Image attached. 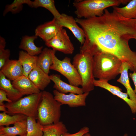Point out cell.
I'll return each instance as SVG.
<instances>
[{"label": "cell", "mask_w": 136, "mask_h": 136, "mask_svg": "<svg viewBox=\"0 0 136 136\" xmlns=\"http://www.w3.org/2000/svg\"><path fill=\"white\" fill-rule=\"evenodd\" d=\"M75 19L84 31V42L136 66V51L128 44L129 40L136 36L135 19L126 18L114 10L110 12L106 9L101 16Z\"/></svg>", "instance_id": "obj_1"}, {"label": "cell", "mask_w": 136, "mask_h": 136, "mask_svg": "<svg viewBox=\"0 0 136 136\" xmlns=\"http://www.w3.org/2000/svg\"><path fill=\"white\" fill-rule=\"evenodd\" d=\"M122 63L116 56L97 47L94 48L93 71L94 78L108 82L115 79L120 74Z\"/></svg>", "instance_id": "obj_2"}, {"label": "cell", "mask_w": 136, "mask_h": 136, "mask_svg": "<svg viewBox=\"0 0 136 136\" xmlns=\"http://www.w3.org/2000/svg\"><path fill=\"white\" fill-rule=\"evenodd\" d=\"M93 52L90 46L84 44L80 52L74 57L72 64L80 75L84 93H89L94 89L95 80L93 71Z\"/></svg>", "instance_id": "obj_3"}, {"label": "cell", "mask_w": 136, "mask_h": 136, "mask_svg": "<svg viewBox=\"0 0 136 136\" xmlns=\"http://www.w3.org/2000/svg\"><path fill=\"white\" fill-rule=\"evenodd\" d=\"M130 0H84L75 1L74 7L77 18L88 19L102 16L108 7L126 4Z\"/></svg>", "instance_id": "obj_4"}, {"label": "cell", "mask_w": 136, "mask_h": 136, "mask_svg": "<svg viewBox=\"0 0 136 136\" xmlns=\"http://www.w3.org/2000/svg\"><path fill=\"white\" fill-rule=\"evenodd\" d=\"M61 105L50 92L42 91L41 99L38 110L37 122L44 126L60 121Z\"/></svg>", "instance_id": "obj_5"}, {"label": "cell", "mask_w": 136, "mask_h": 136, "mask_svg": "<svg viewBox=\"0 0 136 136\" xmlns=\"http://www.w3.org/2000/svg\"><path fill=\"white\" fill-rule=\"evenodd\" d=\"M42 95L41 91L21 98L16 101L6 103L5 104L8 114L12 115L20 114L37 119L38 108Z\"/></svg>", "instance_id": "obj_6"}, {"label": "cell", "mask_w": 136, "mask_h": 136, "mask_svg": "<svg viewBox=\"0 0 136 136\" xmlns=\"http://www.w3.org/2000/svg\"><path fill=\"white\" fill-rule=\"evenodd\" d=\"M56 51L53 54V63L50 70L57 71L64 76L69 84L78 87L82 85L81 78L76 69L71 62V59L66 57L62 60L59 59L55 56Z\"/></svg>", "instance_id": "obj_7"}, {"label": "cell", "mask_w": 136, "mask_h": 136, "mask_svg": "<svg viewBox=\"0 0 136 136\" xmlns=\"http://www.w3.org/2000/svg\"><path fill=\"white\" fill-rule=\"evenodd\" d=\"M48 47L65 54H72L74 48L65 29L62 28L53 38L45 42Z\"/></svg>", "instance_id": "obj_8"}, {"label": "cell", "mask_w": 136, "mask_h": 136, "mask_svg": "<svg viewBox=\"0 0 136 136\" xmlns=\"http://www.w3.org/2000/svg\"><path fill=\"white\" fill-rule=\"evenodd\" d=\"M53 93L55 99L62 105H67L73 108L85 106L86 100L89 93L81 94L70 93L66 94L60 93L55 89L53 91Z\"/></svg>", "instance_id": "obj_9"}, {"label": "cell", "mask_w": 136, "mask_h": 136, "mask_svg": "<svg viewBox=\"0 0 136 136\" xmlns=\"http://www.w3.org/2000/svg\"><path fill=\"white\" fill-rule=\"evenodd\" d=\"M55 19L56 22L60 27H64L69 29L81 45L84 44L85 37L84 31L78 25L75 19L72 16L62 13L60 18Z\"/></svg>", "instance_id": "obj_10"}, {"label": "cell", "mask_w": 136, "mask_h": 136, "mask_svg": "<svg viewBox=\"0 0 136 136\" xmlns=\"http://www.w3.org/2000/svg\"><path fill=\"white\" fill-rule=\"evenodd\" d=\"M94 84V86L104 88L123 100L129 106L132 113L134 114L136 113V102L129 98L127 93L122 92V89L118 87L111 85L108 82L99 79H95Z\"/></svg>", "instance_id": "obj_11"}, {"label": "cell", "mask_w": 136, "mask_h": 136, "mask_svg": "<svg viewBox=\"0 0 136 136\" xmlns=\"http://www.w3.org/2000/svg\"><path fill=\"white\" fill-rule=\"evenodd\" d=\"M62 28L57 23L54 18L52 20L38 26L35 30V35L46 42L54 37Z\"/></svg>", "instance_id": "obj_12"}, {"label": "cell", "mask_w": 136, "mask_h": 136, "mask_svg": "<svg viewBox=\"0 0 136 136\" xmlns=\"http://www.w3.org/2000/svg\"><path fill=\"white\" fill-rule=\"evenodd\" d=\"M12 84L23 96L38 93L41 92L28 77L23 75L13 81Z\"/></svg>", "instance_id": "obj_13"}, {"label": "cell", "mask_w": 136, "mask_h": 136, "mask_svg": "<svg viewBox=\"0 0 136 136\" xmlns=\"http://www.w3.org/2000/svg\"><path fill=\"white\" fill-rule=\"evenodd\" d=\"M7 79L13 81L23 75L22 66L18 60H10L0 70Z\"/></svg>", "instance_id": "obj_14"}, {"label": "cell", "mask_w": 136, "mask_h": 136, "mask_svg": "<svg viewBox=\"0 0 136 136\" xmlns=\"http://www.w3.org/2000/svg\"><path fill=\"white\" fill-rule=\"evenodd\" d=\"M51 80L54 83L53 88L60 93L66 94L68 93L81 94L84 93L82 88L68 84L62 80L60 76L57 74L50 75Z\"/></svg>", "instance_id": "obj_15"}, {"label": "cell", "mask_w": 136, "mask_h": 136, "mask_svg": "<svg viewBox=\"0 0 136 136\" xmlns=\"http://www.w3.org/2000/svg\"><path fill=\"white\" fill-rule=\"evenodd\" d=\"M28 77L40 90L43 91L51 81L49 76L37 66L30 72Z\"/></svg>", "instance_id": "obj_16"}, {"label": "cell", "mask_w": 136, "mask_h": 136, "mask_svg": "<svg viewBox=\"0 0 136 136\" xmlns=\"http://www.w3.org/2000/svg\"><path fill=\"white\" fill-rule=\"evenodd\" d=\"M129 70L132 71L131 65L127 62H122L120 70V76L117 81L125 87L129 98L136 102V95L130 83L128 74Z\"/></svg>", "instance_id": "obj_17"}, {"label": "cell", "mask_w": 136, "mask_h": 136, "mask_svg": "<svg viewBox=\"0 0 136 136\" xmlns=\"http://www.w3.org/2000/svg\"><path fill=\"white\" fill-rule=\"evenodd\" d=\"M12 127L0 126V135L9 136H26L27 119L17 122Z\"/></svg>", "instance_id": "obj_18"}, {"label": "cell", "mask_w": 136, "mask_h": 136, "mask_svg": "<svg viewBox=\"0 0 136 136\" xmlns=\"http://www.w3.org/2000/svg\"><path fill=\"white\" fill-rule=\"evenodd\" d=\"M0 89L6 92L8 98L12 102L16 101L21 98L23 95L16 89L11 83L10 80L7 79L0 71Z\"/></svg>", "instance_id": "obj_19"}, {"label": "cell", "mask_w": 136, "mask_h": 136, "mask_svg": "<svg viewBox=\"0 0 136 136\" xmlns=\"http://www.w3.org/2000/svg\"><path fill=\"white\" fill-rule=\"evenodd\" d=\"M55 51L45 48L38 56L37 66L48 75L50 72V67L53 63V54Z\"/></svg>", "instance_id": "obj_20"}, {"label": "cell", "mask_w": 136, "mask_h": 136, "mask_svg": "<svg viewBox=\"0 0 136 136\" xmlns=\"http://www.w3.org/2000/svg\"><path fill=\"white\" fill-rule=\"evenodd\" d=\"M38 58L37 55L31 56L23 51H19L18 60L23 67V75L28 77L30 72L37 67Z\"/></svg>", "instance_id": "obj_21"}, {"label": "cell", "mask_w": 136, "mask_h": 136, "mask_svg": "<svg viewBox=\"0 0 136 136\" xmlns=\"http://www.w3.org/2000/svg\"><path fill=\"white\" fill-rule=\"evenodd\" d=\"M37 38L35 35L30 36H24L22 38L19 48L25 51L31 56L40 54L42 52L43 47H37L35 45L34 41Z\"/></svg>", "instance_id": "obj_22"}, {"label": "cell", "mask_w": 136, "mask_h": 136, "mask_svg": "<svg viewBox=\"0 0 136 136\" xmlns=\"http://www.w3.org/2000/svg\"><path fill=\"white\" fill-rule=\"evenodd\" d=\"M42 129L43 136H61L68 131L65 124L60 121L55 123L42 126Z\"/></svg>", "instance_id": "obj_23"}, {"label": "cell", "mask_w": 136, "mask_h": 136, "mask_svg": "<svg viewBox=\"0 0 136 136\" xmlns=\"http://www.w3.org/2000/svg\"><path fill=\"white\" fill-rule=\"evenodd\" d=\"M113 9L124 18L136 19V0H132L125 6L120 8L113 7Z\"/></svg>", "instance_id": "obj_24"}, {"label": "cell", "mask_w": 136, "mask_h": 136, "mask_svg": "<svg viewBox=\"0 0 136 136\" xmlns=\"http://www.w3.org/2000/svg\"><path fill=\"white\" fill-rule=\"evenodd\" d=\"M31 7L37 8L41 7L48 10L53 16L54 18L58 19L61 16L56 9L53 0H35L32 1Z\"/></svg>", "instance_id": "obj_25"}, {"label": "cell", "mask_w": 136, "mask_h": 136, "mask_svg": "<svg viewBox=\"0 0 136 136\" xmlns=\"http://www.w3.org/2000/svg\"><path fill=\"white\" fill-rule=\"evenodd\" d=\"M36 119L31 117H27V134L26 136H43L42 125L37 122Z\"/></svg>", "instance_id": "obj_26"}, {"label": "cell", "mask_w": 136, "mask_h": 136, "mask_svg": "<svg viewBox=\"0 0 136 136\" xmlns=\"http://www.w3.org/2000/svg\"><path fill=\"white\" fill-rule=\"evenodd\" d=\"M26 116L20 114H17L10 116L3 112L0 113V126H6L7 127L14 124L17 122L27 118Z\"/></svg>", "instance_id": "obj_27"}, {"label": "cell", "mask_w": 136, "mask_h": 136, "mask_svg": "<svg viewBox=\"0 0 136 136\" xmlns=\"http://www.w3.org/2000/svg\"><path fill=\"white\" fill-rule=\"evenodd\" d=\"M31 2L30 0H15L11 4L6 6L3 15H5L9 12L14 13H19L22 9L23 4H27L30 7Z\"/></svg>", "instance_id": "obj_28"}, {"label": "cell", "mask_w": 136, "mask_h": 136, "mask_svg": "<svg viewBox=\"0 0 136 136\" xmlns=\"http://www.w3.org/2000/svg\"><path fill=\"white\" fill-rule=\"evenodd\" d=\"M10 51L8 49L0 50V70L10 60Z\"/></svg>", "instance_id": "obj_29"}, {"label": "cell", "mask_w": 136, "mask_h": 136, "mask_svg": "<svg viewBox=\"0 0 136 136\" xmlns=\"http://www.w3.org/2000/svg\"><path fill=\"white\" fill-rule=\"evenodd\" d=\"M89 127L85 126L81 128L79 131L75 133L71 134L67 132L61 136H83L85 134L89 132Z\"/></svg>", "instance_id": "obj_30"}, {"label": "cell", "mask_w": 136, "mask_h": 136, "mask_svg": "<svg viewBox=\"0 0 136 136\" xmlns=\"http://www.w3.org/2000/svg\"><path fill=\"white\" fill-rule=\"evenodd\" d=\"M4 101H6L8 103L12 102L11 100L8 98L7 94L5 91L0 89V104L4 103L3 102Z\"/></svg>", "instance_id": "obj_31"}, {"label": "cell", "mask_w": 136, "mask_h": 136, "mask_svg": "<svg viewBox=\"0 0 136 136\" xmlns=\"http://www.w3.org/2000/svg\"><path fill=\"white\" fill-rule=\"evenodd\" d=\"M129 77L133 81L134 86V91L136 95V72H133V73H130L129 74Z\"/></svg>", "instance_id": "obj_32"}, {"label": "cell", "mask_w": 136, "mask_h": 136, "mask_svg": "<svg viewBox=\"0 0 136 136\" xmlns=\"http://www.w3.org/2000/svg\"><path fill=\"white\" fill-rule=\"evenodd\" d=\"M6 43L4 38L0 36V50L5 49Z\"/></svg>", "instance_id": "obj_33"}, {"label": "cell", "mask_w": 136, "mask_h": 136, "mask_svg": "<svg viewBox=\"0 0 136 136\" xmlns=\"http://www.w3.org/2000/svg\"><path fill=\"white\" fill-rule=\"evenodd\" d=\"M6 108L5 106V104L4 103L0 104V111L6 112L7 113H8V111L6 109Z\"/></svg>", "instance_id": "obj_34"}, {"label": "cell", "mask_w": 136, "mask_h": 136, "mask_svg": "<svg viewBox=\"0 0 136 136\" xmlns=\"http://www.w3.org/2000/svg\"><path fill=\"white\" fill-rule=\"evenodd\" d=\"M83 136H92L89 132L85 134ZM123 136H128L127 133H125L123 135Z\"/></svg>", "instance_id": "obj_35"}, {"label": "cell", "mask_w": 136, "mask_h": 136, "mask_svg": "<svg viewBox=\"0 0 136 136\" xmlns=\"http://www.w3.org/2000/svg\"><path fill=\"white\" fill-rule=\"evenodd\" d=\"M0 136H8V135H0Z\"/></svg>", "instance_id": "obj_36"}, {"label": "cell", "mask_w": 136, "mask_h": 136, "mask_svg": "<svg viewBox=\"0 0 136 136\" xmlns=\"http://www.w3.org/2000/svg\"><path fill=\"white\" fill-rule=\"evenodd\" d=\"M134 39H135V40H136V36L135 37V38H134Z\"/></svg>", "instance_id": "obj_37"}, {"label": "cell", "mask_w": 136, "mask_h": 136, "mask_svg": "<svg viewBox=\"0 0 136 136\" xmlns=\"http://www.w3.org/2000/svg\"><path fill=\"white\" fill-rule=\"evenodd\" d=\"M135 24H136V19H135Z\"/></svg>", "instance_id": "obj_38"}]
</instances>
